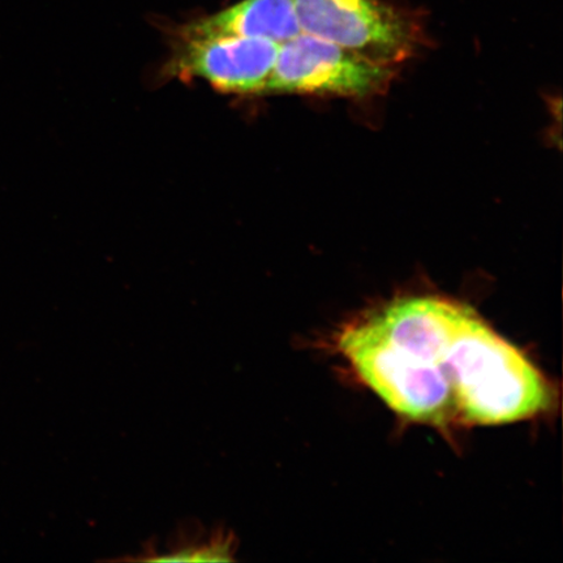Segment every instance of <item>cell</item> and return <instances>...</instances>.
Returning <instances> with one entry per match:
<instances>
[{"mask_svg":"<svg viewBox=\"0 0 563 563\" xmlns=\"http://www.w3.org/2000/svg\"><path fill=\"white\" fill-rule=\"evenodd\" d=\"M301 32L333 42L379 65L404 62L419 42L418 25L379 0H294Z\"/></svg>","mask_w":563,"mask_h":563,"instance_id":"7a4b0ae2","label":"cell"},{"mask_svg":"<svg viewBox=\"0 0 563 563\" xmlns=\"http://www.w3.org/2000/svg\"><path fill=\"white\" fill-rule=\"evenodd\" d=\"M394 74L390 66L301 32L278 46L265 95L367 97L383 93Z\"/></svg>","mask_w":563,"mask_h":563,"instance_id":"3957f363","label":"cell"},{"mask_svg":"<svg viewBox=\"0 0 563 563\" xmlns=\"http://www.w3.org/2000/svg\"><path fill=\"white\" fill-rule=\"evenodd\" d=\"M172 60V74L200 77L223 93L265 95L278 44L264 38L186 31Z\"/></svg>","mask_w":563,"mask_h":563,"instance_id":"277c9868","label":"cell"},{"mask_svg":"<svg viewBox=\"0 0 563 563\" xmlns=\"http://www.w3.org/2000/svg\"><path fill=\"white\" fill-rule=\"evenodd\" d=\"M199 34H230L264 38L280 45L301 33L294 0H243L187 27Z\"/></svg>","mask_w":563,"mask_h":563,"instance_id":"5b68a950","label":"cell"},{"mask_svg":"<svg viewBox=\"0 0 563 563\" xmlns=\"http://www.w3.org/2000/svg\"><path fill=\"white\" fill-rule=\"evenodd\" d=\"M336 347L387 407L422 424H511L554 406L543 372L461 301L394 300L344 328Z\"/></svg>","mask_w":563,"mask_h":563,"instance_id":"6da1fadb","label":"cell"}]
</instances>
